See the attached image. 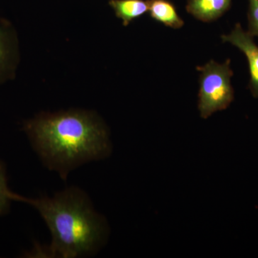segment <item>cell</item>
<instances>
[{
	"label": "cell",
	"instance_id": "7a4b0ae2",
	"mask_svg": "<svg viewBox=\"0 0 258 258\" xmlns=\"http://www.w3.org/2000/svg\"><path fill=\"white\" fill-rule=\"evenodd\" d=\"M12 200L34 207L52 235L50 245L42 252L52 257L76 258L96 253L106 238L103 217L93 208L86 193L70 187L52 198H24L12 193Z\"/></svg>",
	"mask_w": 258,
	"mask_h": 258
},
{
	"label": "cell",
	"instance_id": "52a82bcc",
	"mask_svg": "<svg viewBox=\"0 0 258 258\" xmlns=\"http://www.w3.org/2000/svg\"><path fill=\"white\" fill-rule=\"evenodd\" d=\"M151 18L166 27L173 29L182 28L184 22L180 18L175 6L169 0H148Z\"/></svg>",
	"mask_w": 258,
	"mask_h": 258
},
{
	"label": "cell",
	"instance_id": "ba28073f",
	"mask_svg": "<svg viewBox=\"0 0 258 258\" xmlns=\"http://www.w3.org/2000/svg\"><path fill=\"white\" fill-rule=\"evenodd\" d=\"M108 3L125 27L149 11L148 0H110Z\"/></svg>",
	"mask_w": 258,
	"mask_h": 258
},
{
	"label": "cell",
	"instance_id": "6da1fadb",
	"mask_svg": "<svg viewBox=\"0 0 258 258\" xmlns=\"http://www.w3.org/2000/svg\"><path fill=\"white\" fill-rule=\"evenodd\" d=\"M24 130L43 164L64 180L79 166L111 153L106 125L90 112L42 115L26 122Z\"/></svg>",
	"mask_w": 258,
	"mask_h": 258
},
{
	"label": "cell",
	"instance_id": "277c9868",
	"mask_svg": "<svg viewBox=\"0 0 258 258\" xmlns=\"http://www.w3.org/2000/svg\"><path fill=\"white\" fill-rule=\"evenodd\" d=\"M222 41L230 42L242 51L248 61L250 83L249 87L254 96L258 97V46L254 43L253 37L245 32L240 24L229 35L222 36Z\"/></svg>",
	"mask_w": 258,
	"mask_h": 258
},
{
	"label": "cell",
	"instance_id": "8992f818",
	"mask_svg": "<svg viewBox=\"0 0 258 258\" xmlns=\"http://www.w3.org/2000/svg\"><path fill=\"white\" fill-rule=\"evenodd\" d=\"M232 0H188L186 10L199 20L215 21L230 9Z\"/></svg>",
	"mask_w": 258,
	"mask_h": 258
},
{
	"label": "cell",
	"instance_id": "9c48e42d",
	"mask_svg": "<svg viewBox=\"0 0 258 258\" xmlns=\"http://www.w3.org/2000/svg\"><path fill=\"white\" fill-rule=\"evenodd\" d=\"M12 193L8 189L5 164L0 161V216L9 210L10 202L13 200Z\"/></svg>",
	"mask_w": 258,
	"mask_h": 258
},
{
	"label": "cell",
	"instance_id": "3957f363",
	"mask_svg": "<svg viewBox=\"0 0 258 258\" xmlns=\"http://www.w3.org/2000/svg\"><path fill=\"white\" fill-rule=\"evenodd\" d=\"M197 69L200 72L199 111L202 118H208L215 112L226 109L233 101L234 91L231 84L233 73L230 69V60L222 64L210 60Z\"/></svg>",
	"mask_w": 258,
	"mask_h": 258
},
{
	"label": "cell",
	"instance_id": "30bf717a",
	"mask_svg": "<svg viewBox=\"0 0 258 258\" xmlns=\"http://www.w3.org/2000/svg\"><path fill=\"white\" fill-rule=\"evenodd\" d=\"M249 33L258 37V0H249Z\"/></svg>",
	"mask_w": 258,
	"mask_h": 258
},
{
	"label": "cell",
	"instance_id": "5b68a950",
	"mask_svg": "<svg viewBox=\"0 0 258 258\" xmlns=\"http://www.w3.org/2000/svg\"><path fill=\"white\" fill-rule=\"evenodd\" d=\"M17 60L16 42L13 32L4 21H0V82L14 74Z\"/></svg>",
	"mask_w": 258,
	"mask_h": 258
}]
</instances>
